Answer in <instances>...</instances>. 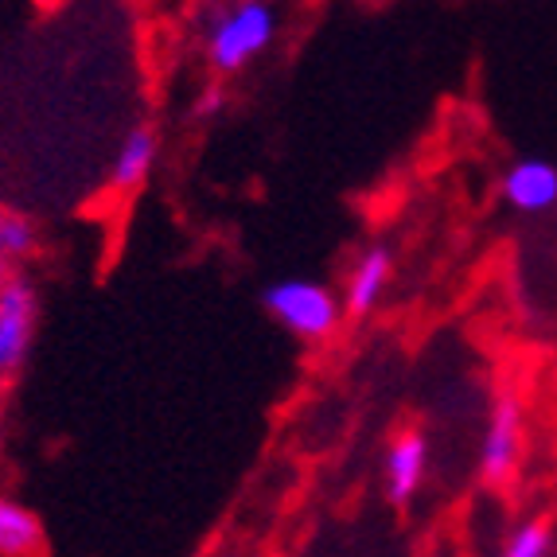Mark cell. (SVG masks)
<instances>
[{
	"label": "cell",
	"mask_w": 557,
	"mask_h": 557,
	"mask_svg": "<svg viewBox=\"0 0 557 557\" xmlns=\"http://www.w3.org/2000/svg\"><path fill=\"white\" fill-rule=\"evenodd\" d=\"M277 9L265 0L226 4L211 16L203 32V55L219 75H238L277 39Z\"/></svg>",
	"instance_id": "obj_1"
},
{
	"label": "cell",
	"mask_w": 557,
	"mask_h": 557,
	"mask_svg": "<svg viewBox=\"0 0 557 557\" xmlns=\"http://www.w3.org/2000/svg\"><path fill=\"white\" fill-rule=\"evenodd\" d=\"M261 305L285 332H293L297 339H308V344L327 339L344 320V300L335 297L327 285L308 277H285L277 285H270Z\"/></svg>",
	"instance_id": "obj_2"
},
{
	"label": "cell",
	"mask_w": 557,
	"mask_h": 557,
	"mask_svg": "<svg viewBox=\"0 0 557 557\" xmlns=\"http://www.w3.org/2000/svg\"><path fill=\"white\" fill-rule=\"evenodd\" d=\"M39 320V293L24 273L0 285V379L24 367L32 351V335H36Z\"/></svg>",
	"instance_id": "obj_3"
},
{
	"label": "cell",
	"mask_w": 557,
	"mask_h": 557,
	"mask_svg": "<svg viewBox=\"0 0 557 557\" xmlns=\"http://www.w3.org/2000/svg\"><path fill=\"white\" fill-rule=\"evenodd\" d=\"M522 429H527L522 401L515 398V394L495 398L492 418H487V429H483V441H480V480L483 483L511 480V472L519 468V456H522Z\"/></svg>",
	"instance_id": "obj_4"
},
{
	"label": "cell",
	"mask_w": 557,
	"mask_h": 557,
	"mask_svg": "<svg viewBox=\"0 0 557 557\" xmlns=\"http://www.w3.org/2000/svg\"><path fill=\"white\" fill-rule=\"evenodd\" d=\"M429 472V441L418 429H406L394 437V445L386 448V465H382V480H386V499L394 507L413 503V495L421 492Z\"/></svg>",
	"instance_id": "obj_5"
},
{
	"label": "cell",
	"mask_w": 557,
	"mask_h": 557,
	"mask_svg": "<svg viewBox=\"0 0 557 557\" xmlns=\"http://www.w3.org/2000/svg\"><path fill=\"white\" fill-rule=\"evenodd\" d=\"M499 191L519 214L554 211L557 207V164H549V160H534V157L515 160V164L503 172Z\"/></svg>",
	"instance_id": "obj_6"
},
{
	"label": "cell",
	"mask_w": 557,
	"mask_h": 557,
	"mask_svg": "<svg viewBox=\"0 0 557 557\" xmlns=\"http://www.w3.org/2000/svg\"><path fill=\"white\" fill-rule=\"evenodd\" d=\"M394 277V253L386 246H371L362 250L359 261L347 273V288H344V312L347 317H371L379 300L386 297Z\"/></svg>",
	"instance_id": "obj_7"
},
{
	"label": "cell",
	"mask_w": 557,
	"mask_h": 557,
	"mask_svg": "<svg viewBox=\"0 0 557 557\" xmlns=\"http://www.w3.org/2000/svg\"><path fill=\"white\" fill-rule=\"evenodd\" d=\"M157 152H160L157 129H152V125H133V129L121 137L117 152H113V164H110L113 191H121V196L137 191V187L149 180L152 164H157Z\"/></svg>",
	"instance_id": "obj_8"
},
{
	"label": "cell",
	"mask_w": 557,
	"mask_h": 557,
	"mask_svg": "<svg viewBox=\"0 0 557 557\" xmlns=\"http://www.w3.org/2000/svg\"><path fill=\"white\" fill-rule=\"evenodd\" d=\"M44 522L24 503L0 495V557H36L44 554Z\"/></svg>",
	"instance_id": "obj_9"
},
{
	"label": "cell",
	"mask_w": 557,
	"mask_h": 557,
	"mask_svg": "<svg viewBox=\"0 0 557 557\" xmlns=\"http://www.w3.org/2000/svg\"><path fill=\"white\" fill-rule=\"evenodd\" d=\"M39 246V231L28 214L0 207V285L16 277V265L32 258Z\"/></svg>",
	"instance_id": "obj_10"
},
{
	"label": "cell",
	"mask_w": 557,
	"mask_h": 557,
	"mask_svg": "<svg viewBox=\"0 0 557 557\" xmlns=\"http://www.w3.org/2000/svg\"><path fill=\"white\" fill-rule=\"evenodd\" d=\"M549 549H554V527L546 519H530L507 534L499 557H549Z\"/></svg>",
	"instance_id": "obj_11"
},
{
	"label": "cell",
	"mask_w": 557,
	"mask_h": 557,
	"mask_svg": "<svg viewBox=\"0 0 557 557\" xmlns=\"http://www.w3.org/2000/svg\"><path fill=\"white\" fill-rule=\"evenodd\" d=\"M226 106V90L223 86H207L203 94L196 98V117H214V113Z\"/></svg>",
	"instance_id": "obj_12"
},
{
	"label": "cell",
	"mask_w": 557,
	"mask_h": 557,
	"mask_svg": "<svg viewBox=\"0 0 557 557\" xmlns=\"http://www.w3.org/2000/svg\"><path fill=\"white\" fill-rule=\"evenodd\" d=\"M0 453H4V441H0Z\"/></svg>",
	"instance_id": "obj_13"
}]
</instances>
